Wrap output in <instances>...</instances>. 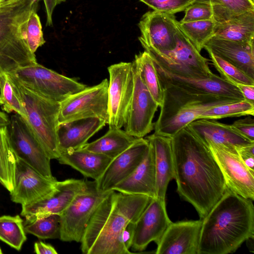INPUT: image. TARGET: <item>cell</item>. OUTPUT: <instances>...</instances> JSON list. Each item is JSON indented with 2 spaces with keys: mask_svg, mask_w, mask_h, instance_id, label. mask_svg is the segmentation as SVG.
I'll return each instance as SVG.
<instances>
[{
  "mask_svg": "<svg viewBox=\"0 0 254 254\" xmlns=\"http://www.w3.org/2000/svg\"><path fill=\"white\" fill-rule=\"evenodd\" d=\"M181 23L212 19L213 10L209 2L195 1L188 6Z\"/></svg>",
  "mask_w": 254,
  "mask_h": 254,
  "instance_id": "41",
  "label": "cell"
},
{
  "mask_svg": "<svg viewBox=\"0 0 254 254\" xmlns=\"http://www.w3.org/2000/svg\"><path fill=\"white\" fill-rule=\"evenodd\" d=\"M203 48L254 79V43H241L213 36Z\"/></svg>",
  "mask_w": 254,
  "mask_h": 254,
  "instance_id": "22",
  "label": "cell"
},
{
  "mask_svg": "<svg viewBox=\"0 0 254 254\" xmlns=\"http://www.w3.org/2000/svg\"><path fill=\"white\" fill-rule=\"evenodd\" d=\"M138 26L141 33L138 40L144 49L165 52L175 48L178 21L174 14L149 11L142 16Z\"/></svg>",
  "mask_w": 254,
  "mask_h": 254,
  "instance_id": "15",
  "label": "cell"
},
{
  "mask_svg": "<svg viewBox=\"0 0 254 254\" xmlns=\"http://www.w3.org/2000/svg\"><path fill=\"white\" fill-rule=\"evenodd\" d=\"M148 146L146 138H137L129 148L112 160L102 177L96 181L98 190H112L129 176L142 160Z\"/></svg>",
  "mask_w": 254,
  "mask_h": 254,
  "instance_id": "21",
  "label": "cell"
},
{
  "mask_svg": "<svg viewBox=\"0 0 254 254\" xmlns=\"http://www.w3.org/2000/svg\"><path fill=\"white\" fill-rule=\"evenodd\" d=\"M9 122V119L4 113L0 112V127L7 126Z\"/></svg>",
  "mask_w": 254,
  "mask_h": 254,
  "instance_id": "48",
  "label": "cell"
},
{
  "mask_svg": "<svg viewBox=\"0 0 254 254\" xmlns=\"http://www.w3.org/2000/svg\"><path fill=\"white\" fill-rule=\"evenodd\" d=\"M254 115V104L243 100L213 107L200 114L197 120H215L228 117Z\"/></svg>",
  "mask_w": 254,
  "mask_h": 254,
  "instance_id": "36",
  "label": "cell"
},
{
  "mask_svg": "<svg viewBox=\"0 0 254 254\" xmlns=\"http://www.w3.org/2000/svg\"><path fill=\"white\" fill-rule=\"evenodd\" d=\"M136 138L121 128L109 127L104 135L81 148L114 159L129 148Z\"/></svg>",
  "mask_w": 254,
  "mask_h": 254,
  "instance_id": "29",
  "label": "cell"
},
{
  "mask_svg": "<svg viewBox=\"0 0 254 254\" xmlns=\"http://www.w3.org/2000/svg\"><path fill=\"white\" fill-rule=\"evenodd\" d=\"M0 105L6 113L14 112L26 119L23 104L7 73L0 76Z\"/></svg>",
  "mask_w": 254,
  "mask_h": 254,
  "instance_id": "37",
  "label": "cell"
},
{
  "mask_svg": "<svg viewBox=\"0 0 254 254\" xmlns=\"http://www.w3.org/2000/svg\"><path fill=\"white\" fill-rule=\"evenodd\" d=\"M171 222L165 200L153 197L135 223L132 250L142 252L151 242L157 245Z\"/></svg>",
  "mask_w": 254,
  "mask_h": 254,
  "instance_id": "17",
  "label": "cell"
},
{
  "mask_svg": "<svg viewBox=\"0 0 254 254\" xmlns=\"http://www.w3.org/2000/svg\"><path fill=\"white\" fill-rule=\"evenodd\" d=\"M107 124L97 118H88L59 123L58 128L61 152L82 148Z\"/></svg>",
  "mask_w": 254,
  "mask_h": 254,
  "instance_id": "23",
  "label": "cell"
},
{
  "mask_svg": "<svg viewBox=\"0 0 254 254\" xmlns=\"http://www.w3.org/2000/svg\"><path fill=\"white\" fill-rule=\"evenodd\" d=\"M202 220L171 222L157 245L156 254H198Z\"/></svg>",
  "mask_w": 254,
  "mask_h": 254,
  "instance_id": "19",
  "label": "cell"
},
{
  "mask_svg": "<svg viewBox=\"0 0 254 254\" xmlns=\"http://www.w3.org/2000/svg\"><path fill=\"white\" fill-rule=\"evenodd\" d=\"M9 142L15 155L43 176L56 180L52 174L50 160L26 121L16 114L6 126Z\"/></svg>",
  "mask_w": 254,
  "mask_h": 254,
  "instance_id": "10",
  "label": "cell"
},
{
  "mask_svg": "<svg viewBox=\"0 0 254 254\" xmlns=\"http://www.w3.org/2000/svg\"><path fill=\"white\" fill-rule=\"evenodd\" d=\"M189 129L206 145L208 142L235 148L254 143L238 133L231 125L201 119L187 126Z\"/></svg>",
  "mask_w": 254,
  "mask_h": 254,
  "instance_id": "25",
  "label": "cell"
},
{
  "mask_svg": "<svg viewBox=\"0 0 254 254\" xmlns=\"http://www.w3.org/2000/svg\"><path fill=\"white\" fill-rule=\"evenodd\" d=\"M240 158L254 175V143L236 147Z\"/></svg>",
  "mask_w": 254,
  "mask_h": 254,
  "instance_id": "43",
  "label": "cell"
},
{
  "mask_svg": "<svg viewBox=\"0 0 254 254\" xmlns=\"http://www.w3.org/2000/svg\"><path fill=\"white\" fill-rule=\"evenodd\" d=\"M27 42L31 52L35 54L38 48L45 43L40 17L37 10L33 11L28 19L26 27Z\"/></svg>",
  "mask_w": 254,
  "mask_h": 254,
  "instance_id": "39",
  "label": "cell"
},
{
  "mask_svg": "<svg viewBox=\"0 0 254 254\" xmlns=\"http://www.w3.org/2000/svg\"><path fill=\"white\" fill-rule=\"evenodd\" d=\"M153 60L164 70L185 77H210L214 74L210 69L208 59L203 57L178 26L176 46L171 50L158 52L144 49Z\"/></svg>",
  "mask_w": 254,
  "mask_h": 254,
  "instance_id": "8",
  "label": "cell"
},
{
  "mask_svg": "<svg viewBox=\"0 0 254 254\" xmlns=\"http://www.w3.org/2000/svg\"><path fill=\"white\" fill-rule=\"evenodd\" d=\"M47 15L46 26L53 25L52 16L55 7L65 0H43Z\"/></svg>",
  "mask_w": 254,
  "mask_h": 254,
  "instance_id": "45",
  "label": "cell"
},
{
  "mask_svg": "<svg viewBox=\"0 0 254 254\" xmlns=\"http://www.w3.org/2000/svg\"><path fill=\"white\" fill-rule=\"evenodd\" d=\"M212 64L218 71L220 77L229 82L236 85L244 84L254 85V79L251 78L240 69L210 51H207Z\"/></svg>",
  "mask_w": 254,
  "mask_h": 254,
  "instance_id": "38",
  "label": "cell"
},
{
  "mask_svg": "<svg viewBox=\"0 0 254 254\" xmlns=\"http://www.w3.org/2000/svg\"><path fill=\"white\" fill-rule=\"evenodd\" d=\"M24 106L25 119L47 156L58 159L61 154L58 138L61 103L46 99L29 90L7 73Z\"/></svg>",
  "mask_w": 254,
  "mask_h": 254,
  "instance_id": "6",
  "label": "cell"
},
{
  "mask_svg": "<svg viewBox=\"0 0 254 254\" xmlns=\"http://www.w3.org/2000/svg\"><path fill=\"white\" fill-rule=\"evenodd\" d=\"M231 125L238 133L254 142V120L251 116L236 120Z\"/></svg>",
  "mask_w": 254,
  "mask_h": 254,
  "instance_id": "42",
  "label": "cell"
},
{
  "mask_svg": "<svg viewBox=\"0 0 254 254\" xmlns=\"http://www.w3.org/2000/svg\"><path fill=\"white\" fill-rule=\"evenodd\" d=\"M86 187V180L57 181L55 190L49 195L36 202L22 206L20 214L26 219L52 214L60 215Z\"/></svg>",
  "mask_w": 254,
  "mask_h": 254,
  "instance_id": "20",
  "label": "cell"
},
{
  "mask_svg": "<svg viewBox=\"0 0 254 254\" xmlns=\"http://www.w3.org/2000/svg\"><path fill=\"white\" fill-rule=\"evenodd\" d=\"M57 180L49 179L15 156L14 186L11 200L22 206L39 201L52 192Z\"/></svg>",
  "mask_w": 254,
  "mask_h": 254,
  "instance_id": "16",
  "label": "cell"
},
{
  "mask_svg": "<svg viewBox=\"0 0 254 254\" xmlns=\"http://www.w3.org/2000/svg\"><path fill=\"white\" fill-rule=\"evenodd\" d=\"M109 81L108 106L109 127L125 126L132 98L134 79L132 63L120 62L108 67Z\"/></svg>",
  "mask_w": 254,
  "mask_h": 254,
  "instance_id": "11",
  "label": "cell"
},
{
  "mask_svg": "<svg viewBox=\"0 0 254 254\" xmlns=\"http://www.w3.org/2000/svg\"><path fill=\"white\" fill-rule=\"evenodd\" d=\"M39 0H13L0 5V76L37 64L28 46L27 24Z\"/></svg>",
  "mask_w": 254,
  "mask_h": 254,
  "instance_id": "4",
  "label": "cell"
},
{
  "mask_svg": "<svg viewBox=\"0 0 254 254\" xmlns=\"http://www.w3.org/2000/svg\"><path fill=\"white\" fill-rule=\"evenodd\" d=\"M154 10L175 14L184 11L196 0H139Z\"/></svg>",
  "mask_w": 254,
  "mask_h": 254,
  "instance_id": "40",
  "label": "cell"
},
{
  "mask_svg": "<svg viewBox=\"0 0 254 254\" xmlns=\"http://www.w3.org/2000/svg\"><path fill=\"white\" fill-rule=\"evenodd\" d=\"M153 62L161 84L245 100L241 92L235 85L215 74L210 77H185L170 73L162 69L154 61Z\"/></svg>",
  "mask_w": 254,
  "mask_h": 254,
  "instance_id": "18",
  "label": "cell"
},
{
  "mask_svg": "<svg viewBox=\"0 0 254 254\" xmlns=\"http://www.w3.org/2000/svg\"><path fill=\"white\" fill-rule=\"evenodd\" d=\"M13 0H0V5L3 3L10 2Z\"/></svg>",
  "mask_w": 254,
  "mask_h": 254,
  "instance_id": "49",
  "label": "cell"
},
{
  "mask_svg": "<svg viewBox=\"0 0 254 254\" xmlns=\"http://www.w3.org/2000/svg\"><path fill=\"white\" fill-rule=\"evenodd\" d=\"M214 36L241 43H254V11L236 15L216 23Z\"/></svg>",
  "mask_w": 254,
  "mask_h": 254,
  "instance_id": "28",
  "label": "cell"
},
{
  "mask_svg": "<svg viewBox=\"0 0 254 254\" xmlns=\"http://www.w3.org/2000/svg\"><path fill=\"white\" fill-rule=\"evenodd\" d=\"M223 174L228 189L238 195L254 199V175L243 162L235 148L208 142Z\"/></svg>",
  "mask_w": 254,
  "mask_h": 254,
  "instance_id": "14",
  "label": "cell"
},
{
  "mask_svg": "<svg viewBox=\"0 0 254 254\" xmlns=\"http://www.w3.org/2000/svg\"><path fill=\"white\" fill-rule=\"evenodd\" d=\"M136 55L139 61L140 74L142 80L153 99L160 107L163 98V88L153 59L150 54L145 50Z\"/></svg>",
  "mask_w": 254,
  "mask_h": 254,
  "instance_id": "32",
  "label": "cell"
},
{
  "mask_svg": "<svg viewBox=\"0 0 254 254\" xmlns=\"http://www.w3.org/2000/svg\"><path fill=\"white\" fill-rule=\"evenodd\" d=\"M113 159L83 148L61 152V164L70 166L84 176L98 181Z\"/></svg>",
  "mask_w": 254,
  "mask_h": 254,
  "instance_id": "27",
  "label": "cell"
},
{
  "mask_svg": "<svg viewBox=\"0 0 254 254\" xmlns=\"http://www.w3.org/2000/svg\"><path fill=\"white\" fill-rule=\"evenodd\" d=\"M163 98L154 133L172 137L205 110L239 99L209 93L189 91L174 86L161 84ZM243 101V100H242Z\"/></svg>",
  "mask_w": 254,
  "mask_h": 254,
  "instance_id": "5",
  "label": "cell"
},
{
  "mask_svg": "<svg viewBox=\"0 0 254 254\" xmlns=\"http://www.w3.org/2000/svg\"><path fill=\"white\" fill-rule=\"evenodd\" d=\"M254 1V0H253Z\"/></svg>",
  "mask_w": 254,
  "mask_h": 254,
  "instance_id": "52",
  "label": "cell"
},
{
  "mask_svg": "<svg viewBox=\"0 0 254 254\" xmlns=\"http://www.w3.org/2000/svg\"><path fill=\"white\" fill-rule=\"evenodd\" d=\"M20 83L48 100L62 103L87 86L38 63L22 67L8 73Z\"/></svg>",
  "mask_w": 254,
  "mask_h": 254,
  "instance_id": "7",
  "label": "cell"
},
{
  "mask_svg": "<svg viewBox=\"0 0 254 254\" xmlns=\"http://www.w3.org/2000/svg\"><path fill=\"white\" fill-rule=\"evenodd\" d=\"M109 81L103 80L97 85L86 87L61 103L59 123L75 120L97 118L108 124V87Z\"/></svg>",
  "mask_w": 254,
  "mask_h": 254,
  "instance_id": "12",
  "label": "cell"
},
{
  "mask_svg": "<svg viewBox=\"0 0 254 254\" xmlns=\"http://www.w3.org/2000/svg\"><path fill=\"white\" fill-rule=\"evenodd\" d=\"M2 253V251H1V249H0V254H1Z\"/></svg>",
  "mask_w": 254,
  "mask_h": 254,
  "instance_id": "51",
  "label": "cell"
},
{
  "mask_svg": "<svg viewBox=\"0 0 254 254\" xmlns=\"http://www.w3.org/2000/svg\"><path fill=\"white\" fill-rule=\"evenodd\" d=\"M15 155L11 147L6 126L0 127V183L9 192L14 186Z\"/></svg>",
  "mask_w": 254,
  "mask_h": 254,
  "instance_id": "30",
  "label": "cell"
},
{
  "mask_svg": "<svg viewBox=\"0 0 254 254\" xmlns=\"http://www.w3.org/2000/svg\"><path fill=\"white\" fill-rule=\"evenodd\" d=\"M152 197L112 190L99 204L81 240L85 254H131L124 245L122 235L130 222H135Z\"/></svg>",
  "mask_w": 254,
  "mask_h": 254,
  "instance_id": "2",
  "label": "cell"
},
{
  "mask_svg": "<svg viewBox=\"0 0 254 254\" xmlns=\"http://www.w3.org/2000/svg\"><path fill=\"white\" fill-rule=\"evenodd\" d=\"M23 221L19 215L0 217V240L17 251L27 239Z\"/></svg>",
  "mask_w": 254,
  "mask_h": 254,
  "instance_id": "34",
  "label": "cell"
},
{
  "mask_svg": "<svg viewBox=\"0 0 254 254\" xmlns=\"http://www.w3.org/2000/svg\"><path fill=\"white\" fill-rule=\"evenodd\" d=\"M196 1L209 2V0H196Z\"/></svg>",
  "mask_w": 254,
  "mask_h": 254,
  "instance_id": "50",
  "label": "cell"
},
{
  "mask_svg": "<svg viewBox=\"0 0 254 254\" xmlns=\"http://www.w3.org/2000/svg\"><path fill=\"white\" fill-rule=\"evenodd\" d=\"M34 252L38 254H57L56 249L51 245L42 242H36L34 244Z\"/></svg>",
  "mask_w": 254,
  "mask_h": 254,
  "instance_id": "47",
  "label": "cell"
},
{
  "mask_svg": "<svg viewBox=\"0 0 254 254\" xmlns=\"http://www.w3.org/2000/svg\"><path fill=\"white\" fill-rule=\"evenodd\" d=\"M24 228L26 233L41 239H60V215L52 214L26 219Z\"/></svg>",
  "mask_w": 254,
  "mask_h": 254,
  "instance_id": "31",
  "label": "cell"
},
{
  "mask_svg": "<svg viewBox=\"0 0 254 254\" xmlns=\"http://www.w3.org/2000/svg\"><path fill=\"white\" fill-rule=\"evenodd\" d=\"M155 180L154 150L149 142L145 154L137 168L113 190L127 194H144L153 198L155 197Z\"/></svg>",
  "mask_w": 254,
  "mask_h": 254,
  "instance_id": "24",
  "label": "cell"
},
{
  "mask_svg": "<svg viewBox=\"0 0 254 254\" xmlns=\"http://www.w3.org/2000/svg\"><path fill=\"white\" fill-rule=\"evenodd\" d=\"M236 86L241 92L245 100L254 104V85L238 84Z\"/></svg>",
  "mask_w": 254,
  "mask_h": 254,
  "instance_id": "46",
  "label": "cell"
},
{
  "mask_svg": "<svg viewBox=\"0 0 254 254\" xmlns=\"http://www.w3.org/2000/svg\"><path fill=\"white\" fill-rule=\"evenodd\" d=\"M171 138L177 192L203 219L227 189L223 174L208 146L188 126Z\"/></svg>",
  "mask_w": 254,
  "mask_h": 254,
  "instance_id": "1",
  "label": "cell"
},
{
  "mask_svg": "<svg viewBox=\"0 0 254 254\" xmlns=\"http://www.w3.org/2000/svg\"><path fill=\"white\" fill-rule=\"evenodd\" d=\"M135 222H130L128 223L122 232V239L123 243L125 248L129 251V249L131 248L134 236Z\"/></svg>",
  "mask_w": 254,
  "mask_h": 254,
  "instance_id": "44",
  "label": "cell"
},
{
  "mask_svg": "<svg viewBox=\"0 0 254 254\" xmlns=\"http://www.w3.org/2000/svg\"><path fill=\"white\" fill-rule=\"evenodd\" d=\"M215 25L213 19L184 23L178 21L180 29L199 52L214 36Z\"/></svg>",
  "mask_w": 254,
  "mask_h": 254,
  "instance_id": "33",
  "label": "cell"
},
{
  "mask_svg": "<svg viewBox=\"0 0 254 254\" xmlns=\"http://www.w3.org/2000/svg\"><path fill=\"white\" fill-rule=\"evenodd\" d=\"M132 64L134 90L125 130L131 135L141 138L154 128L153 118L159 107L145 85L140 74L139 61L135 55Z\"/></svg>",
  "mask_w": 254,
  "mask_h": 254,
  "instance_id": "13",
  "label": "cell"
},
{
  "mask_svg": "<svg viewBox=\"0 0 254 254\" xmlns=\"http://www.w3.org/2000/svg\"><path fill=\"white\" fill-rule=\"evenodd\" d=\"M213 10V19L216 23L226 21L232 17L254 11L253 0H209Z\"/></svg>",
  "mask_w": 254,
  "mask_h": 254,
  "instance_id": "35",
  "label": "cell"
},
{
  "mask_svg": "<svg viewBox=\"0 0 254 254\" xmlns=\"http://www.w3.org/2000/svg\"><path fill=\"white\" fill-rule=\"evenodd\" d=\"M202 220L198 254L233 253L254 237L253 200L228 188Z\"/></svg>",
  "mask_w": 254,
  "mask_h": 254,
  "instance_id": "3",
  "label": "cell"
},
{
  "mask_svg": "<svg viewBox=\"0 0 254 254\" xmlns=\"http://www.w3.org/2000/svg\"><path fill=\"white\" fill-rule=\"evenodd\" d=\"M154 153L155 197L165 200L167 187L174 179V167L171 138L153 133L145 137Z\"/></svg>",
  "mask_w": 254,
  "mask_h": 254,
  "instance_id": "26",
  "label": "cell"
},
{
  "mask_svg": "<svg viewBox=\"0 0 254 254\" xmlns=\"http://www.w3.org/2000/svg\"><path fill=\"white\" fill-rule=\"evenodd\" d=\"M112 190H99L95 181L86 180V188L75 196L60 215V239L64 242H80L96 209Z\"/></svg>",
  "mask_w": 254,
  "mask_h": 254,
  "instance_id": "9",
  "label": "cell"
}]
</instances>
